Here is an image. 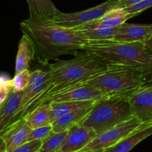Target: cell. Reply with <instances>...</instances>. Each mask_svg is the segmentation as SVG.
Here are the masks:
<instances>
[{"label":"cell","mask_w":152,"mask_h":152,"mask_svg":"<svg viewBox=\"0 0 152 152\" xmlns=\"http://www.w3.org/2000/svg\"><path fill=\"white\" fill-rule=\"evenodd\" d=\"M142 1H144V0H121L116 5V8H126L128 7L132 6V5H136L137 3H140Z\"/></svg>","instance_id":"f1b7e54d"},{"label":"cell","mask_w":152,"mask_h":152,"mask_svg":"<svg viewBox=\"0 0 152 152\" xmlns=\"http://www.w3.org/2000/svg\"><path fill=\"white\" fill-rule=\"evenodd\" d=\"M50 82L51 75L49 70L36 69L31 72L30 82L23 90L21 109L17 119L24 117L29 111L41 104L44 99L45 93L49 88Z\"/></svg>","instance_id":"8992f818"},{"label":"cell","mask_w":152,"mask_h":152,"mask_svg":"<svg viewBox=\"0 0 152 152\" xmlns=\"http://www.w3.org/2000/svg\"><path fill=\"white\" fill-rule=\"evenodd\" d=\"M0 152H6V145L1 137H0Z\"/></svg>","instance_id":"1f68e13d"},{"label":"cell","mask_w":152,"mask_h":152,"mask_svg":"<svg viewBox=\"0 0 152 152\" xmlns=\"http://www.w3.org/2000/svg\"><path fill=\"white\" fill-rule=\"evenodd\" d=\"M142 87H152V72H145L143 74Z\"/></svg>","instance_id":"f546056e"},{"label":"cell","mask_w":152,"mask_h":152,"mask_svg":"<svg viewBox=\"0 0 152 152\" xmlns=\"http://www.w3.org/2000/svg\"><path fill=\"white\" fill-rule=\"evenodd\" d=\"M35 52L36 48L31 39L23 34L18 44L15 61V73L29 69V66L31 61L34 59Z\"/></svg>","instance_id":"ac0fdd59"},{"label":"cell","mask_w":152,"mask_h":152,"mask_svg":"<svg viewBox=\"0 0 152 152\" xmlns=\"http://www.w3.org/2000/svg\"><path fill=\"white\" fill-rule=\"evenodd\" d=\"M109 67L87 52H81L72 59L58 60L49 66L51 82L44 99L66 89L83 84Z\"/></svg>","instance_id":"7a4b0ae2"},{"label":"cell","mask_w":152,"mask_h":152,"mask_svg":"<svg viewBox=\"0 0 152 152\" xmlns=\"http://www.w3.org/2000/svg\"><path fill=\"white\" fill-rule=\"evenodd\" d=\"M152 7V0H144L142 2L137 3L136 5H132V6L128 7V8H125L128 13L130 14L135 17V16L138 15L140 13L143 12L145 10L148 9V8Z\"/></svg>","instance_id":"484cf974"},{"label":"cell","mask_w":152,"mask_h":152,"mask_svg":"<svg viewBox=\"0 0 152 152\" xmlns=\"http://www.w3.org/2000/svg\"><path fill=\"white\" fill-rule=\"evenodd\" d=\"M132 17H134L127 12L125 8H114L94 23L103 27L114 28L120 26Z\"/></svg>","instance_id":"44dd1931"},{"label":"cell","mask_w":152,"mask_h":152,"mask_svg":"<svg viewBox=\"0 0 152 152\" xmlns=\"http://www.w3.org/2000/svg\"><path fill=\"white\" fill-rule=\"evenodd\" d=\"M31 131V128L24 117L17 119L10 125L0 135L6 145V152H11L17 147L27 142Z\"/></svg>","instance_id":"4fadbf2b"},{"label":"cell","mask_w":152,"mask_h":152,"mask_svg":"<svg viewBox=\"0 0 152 152\" xmlns=\"http://www.w3.org/2000/svg\"><path fill=\"white\" fill-rule=\"evenodd\" d=\"M11 91H12V84H11V82L2 86L1 90H0V105L6 100V99L8 97Z\"/></svg>","instance_id":"83f0119b"},{"label":"cell","mask_w":152,"mask_h":152,"mask_svg":"<svg viewBox=\"0 0 152 152\" xmlns=\"http://www.w3.org/2000/svg\"><path fill=\"white\" fill-rule=\"evenodd\" d=\"M130 95L106 96L96 101L83 125L97 135L134 117L128 97Z\"/></svg>","instance_id":"277c9868"},{"label":"cell","mask_w":152,"mask_h":152,"mask_svg":"<svg viewBox=\"0 0 152 152\" xmlns=\"http://www.w3.org/2000/svg\"><path fill=\"white\" fill-rule=\"evenodd\" d=\"M106 96L108 95L95 87L81 84L49 96L41 104L60 102H96Z\"/></svg>","instance_id":"9c48e42d"},{"label":"cell","mask_w":152,"mask_h":152,"mask_svg":"<svg viewBox=\"0 0 152 152\" xmlns=\"http://www.w3.org/2000/svg\"><path fill=\"white\" fill-rule=\"evenodd\" d=\"M31 77V72L29 69L15 73L14 78L11 80L13 92H23L28 85Z\"/></svg>","instance_id":"cb8c5ba5"},{"label":"cell","mask_w":152,"mask_h":152,"mask_svg":"<svg viewBox=\"0 0 152 152\" xmlns=\"http://www.w3.org/2000/svg\"><path fill=\"white\" fill-rule=\"evenodd\" d=\"M29 8V17L37 20H51L61 11L52 0H26Z\"/></svg>","instance_id":"d6986e66"},{"label":"cell","mask_w":152,"mask_h":152,"mask_svg":"<svg viewBox=\"0 0 152 152\" xmlns=\"http://www.w3.org/2000/svg\"><path fill=\"white\" fill-rule=\"evenodd\" d=\"M142 124L137 117L134 116L129 120L97 135L78 152H104L128 137Z\"/></svg>","instance_id":"52a82bcc"},{"label":"cell","mask_w":152,"mask_h":152,"mask_svg":"<svg viewBox=\"0 0 152 152\" xmlns=\"http://www.w3.org/2000/svg\"><path fill=\"white\" fill-rule=\"evenodd\" d=\"M144 72L125 66H110L83 84L91 86L105 94L131 95L142 85Z\"/></svg>","instance_id":"5b68a950"},{"label":"cell","mask_w":152,"mask_h":152,"mask_svg":"<svg viewBox=\"0 0 152 152\" xmlns=\"http://www.w3.org/2000/svg\"><path fill=\"white\" fill-rule=\"evenodd\" d=\"M97 136L92 128L82 123L68 130V134L58 152H78L87 146Z\"/></svg>","instance_id":"8fae6325"},{"label":"cell","mask_w":152,"mask_h":152,"mask_svg":"<svg viewBox=\"0 0 152 152\" xmlns=\"http://www.w3.org/2000/svg\"><path fill=\"white\" fill-rule=\"evenodd\" d=\"M42 140H34V141L27 142L11 152H38L42 146Z\"/></svg>","instance_id":"4316f807"},{"label":"cell","mask_w":152,"mask_h":152,"mask_svg":"<svg viewBox=\"0 0 152 152\" xmlns=\"http://www.w3.org/2000/svg\"><path fill=\"white\" fill-rule=\"evenodd\" d=\"M20 28L31 39L46 61L65 55H78L89 43L74 29L60 26L52 20L28 18L20 23Z\"/></svg>","instance_id":"6da1fadb"},{"label":"cell","mask_w":152,"mask_h":152,"mask_svg":"<svg viewBox=\"0 0 152 152\" xmlns=\"http://www.w3.org/2000/svg\"><path fill=\"white\" fill-rule=\"evenodd\" d=\"M131 110L142 123L152 122V87H141L128 97Z\"/></svg>","instance_id":"30bf717a"},{"label":"cell","mask_w":152,"mask_h":152,"mask_svg":"<svg viewBox=\"0 0 152 152\" xmlns=\"http://www.w3.org/2000/svg\"><path fill=\"white\" fill-rule=\"evenodd\" d=\"M23 95V91H11L6 100L0 105V135L18 119Z\"/></svg>","instance_id":"5bb4252c"},{"label":"cell","mask_w":152,"mask_h":152,"mask_svg":"<svg viewBox=\"0 0 152 152\" xmlns=\"http://www.w3.org/2000/svg\"><path fill=\"white\" fill-rule=\"evenodd\" d=\"M145 45L146 48L148 50V52L152 55V36L145 43Z\"/></svg>","instance_id":"4dcf8cb0"},{"label":"cell","mask_w":152,"mask_h":152,"mask_svg":"<svg viewBox=\"0 0 152 152\" xmlns=\"http://www.w3.org/2000/svg\"><path fill=\"white\" fill-rule=\"evenodd\" d=\"M24 118L31 129L50 125L52 123L50 103H43L35 107Z\"/></svg>","instance_id":"ffe728a7"},{"label":"cell","mask_w":152,"mask_h":152,"mask_svg":"<svg viewBox=\"0 0 152 152\" xmlns=\"http://www.w3.org/2000/svg\"><path fill=\"white\" fill-rule=\"evenodd\" d=\"M152 36V24H129L118 27L113 41L119 43H145Z\"/></svg>","instance_id":"7c38bea8"},{"label":"cell","mask_w":152,"mask_h":152,"mask_svg":"<svg viewBox=\"0 0 152 152\" xmlns=\"http://www.w3.org/2000/svg\"><path fill=\"white\" fill-rule=\"evenodd\" d=\"M68 131L55 133L52 131L49 137L43 140L42 146L38 152H58L66 137Z\"/></svg>","instance_id":"603a6c76"},{"label":"cell","mask_w":152,"mask_h":152,"mask_svg":"<svg viewBox=\"0 0 152 152\" xmlns=\"http://www.w3.org/2000/svg\"><path fill=\"white\" fill-rule=\"evenodd\" d=\"M119 1L121 0H107L97 6L78 12L66 14L61 11L51 20L64 28H77L100 19L108 11L116 8V5Z\"/></svg>","instance_id":"ba28073f"},{"label":"cell","mask_w":152,"mask_h":152,"mask_svg":"<svg viewBox=\"0 0 152 152\" xmlns=\"http://www.w3.org/2000/svg\"><path fill=\"white\" fill-rule=\"evenodd\" d=\"M152 135V122L143 123L137 130L104 152H129L145 139Z\"/></svg>","instance_id":"2e32d148"},{"label":"cell","mask_w":152,"mask_h":152,"mask_svg":"<svg viewBox=\"0 0 152 152\" xmlns=\"http://www.w3.org/2000/svg\"><path fill=\"white\" fill-rule=\"evenodd\" d=\"M96 102H51L52 122L66 114L80 108L89 106Z\"/></svg>","instance_id":"7402d4cb"},{"label":"cell","mask_w":152,"mask_h":152,"mask_svg":"<svg viewBox=\"0 0 152 152\" xmlns=\"http://www.w3.org/2000/svg\"><path fill=\"white\" fill-rule=\"evenodd\" d=\"M82 52L92 54L110 66L131 67L145 73L152 72V55L141 42L89 43Z\"/></svg>","instance_id":"3957f363"},{"label":"cell","mask_w":152,"mask_h":152,"mask_svg":"<svg viewBox=\"0 0 152 152\" xmlns=\"http://www.w3.org/2000/svg\"><path fill=\"white\" fill-rule=\"evenodd\" d=\"M94 104L69 113L57 119L52 123V131L55 133L64 132L75 125L83 123L93 109Z\"/></svg>","instance_id":"e0dca14e"},{"label":"cell","mask_w":152,"mask_h":152,"mask_svg":"<svg viewBox=\"0 0 152 152\" xmlns=\"http://www.w3.org/2000/svg\"><path fill=\"white\" fill-rule=\"evenodd\" d=\"M118 27H103L93 22L74 30L89 43L111 42L113 41Z\"/></svg>","instance_id":"9a60e30c"},{"label":"cell","mask_w":152,"mask_h":152,"mask_svg":"<svg viewBox=\"0 0 152 152\" xmlns=\"http://www.w3.org/2000/svg\"><path fill=\"white\" fill-rule=\"evenodd\" d=\"M52 132V124L45 125V126L40 127L31 129L28 137L27 139V142L34 141V140H42L49 137V134Z\"/></svg>","instance_id":"d4e9b609"}]
</instances>
